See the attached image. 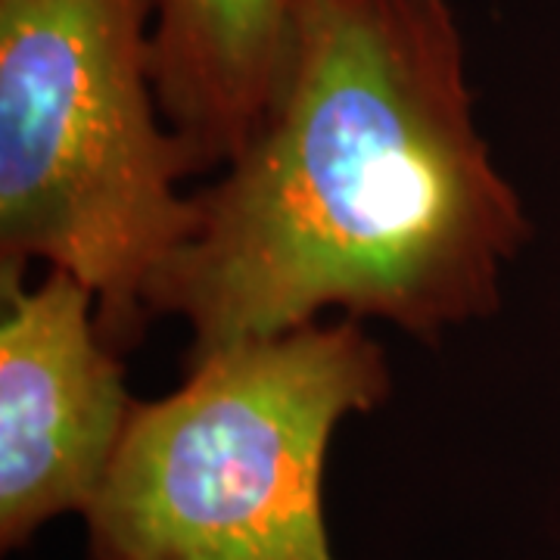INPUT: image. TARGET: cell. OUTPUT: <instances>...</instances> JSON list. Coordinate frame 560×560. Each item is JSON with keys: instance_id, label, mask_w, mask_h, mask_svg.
I'll list each match as a JSON object with an SVG mask.
<instances>
[{"instance_id": "cell-1", "label": "cell", "mask_w": 560, "mask_h": 560, "mask_svg": "<svg viewBox=\"0 0 560 560\" xmlns=\"http://www.w3.org/2000/svg\"><path fill=\"white\" fill-rule=\"evenodd\" d=\"M150 293L190 352L320 312L436 342L489 318L529 221L474 121L452 0H315L275 97Z\"/></svg>"}, {"instance_id": "cell-2", "label": "cell", "mask_w": 560, "mask_h": 560, "mask_svg": "<svg viewBox=\"0 0 560 560\" xmlns=\"http://www.w3.org/2000/svg\"><path fill=\"white\" fill-rule=\"evenodd\" d=\"M197 156L153 81V0H0V268L47 261L128 352L197 231Z\"/></svg>"}, {"instance_id": "cell-3", "label": "cell", "mask_w": 560, "mask_h": 560, "mask_svg": "<svg viewBox=\"0 0 560 560\" xmlns=\"http://www.w3.org/2000/svg\"><path fill=\"white\" fill-rule=\"evenodd\" d=\"M393 389L361 320L305 324L187 359L178 389L135 401L81 514L91 560H337L324 460L342 420Z\"/></svg>"}, {"instance_id": "cell-4", "label": "cell", "mask_w": 560, "mask_h": 560, "mask_svg": "<svg viewBox=\"0 0 560 560\" xmlns=\"http://www.w3.org/2000/svg\"><path fill=\"white\" fill-rule=\"evenodd\" d=\"M0 545L16 551L88 511L138 399L75 275L47 268L25 287L22 268H0Z\"/></svg>"}, {"instance_id": "cell-5", "label": "cell", "mask_w": 560, "mask_h": 560, "mask_svg": "<svg viewBox=\"0 0 560 560\" xmlns=\"http://www.w3.org/2000/svg\"><path fill=\"white\" fill-rule=\"evenodd\" d=\"M315 0H153L162 116L197 165H228L275 97Z\"/></svg>"}]
</instances>
